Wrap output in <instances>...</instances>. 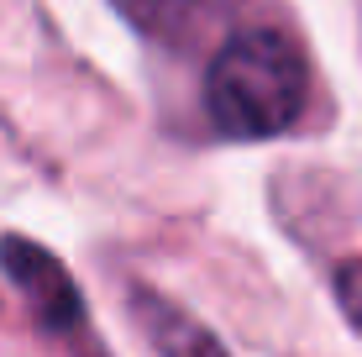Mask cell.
<instances>
[{
	"instance_id": "cell-4",
	"label": "cell",
	"mask_w": 362,
	"mask_h": 357,
	"mask_svg": "<svg viewBox=\"0 0 362 357\" xmlns=\"http://www.w3.org/2000/svg\"><path fill=\"white\" fill-rule=\"evenodd\" d=\"M142 37L158 42H189V32L205 16V0H110Z\"/></svg>"
},
{
	"instance_id": "cell-2",
	"label": "cell",
	"mask_w": 362,
	"mask_h": 357,
	"mask_svg": "<svg viewBox=\"0 0 362 357\" xmlns=\"http://www.w3.org/2000/svg\"><path fill=\"white\" fill-rule=\"evenodd\" d=\"M0 268H6L11 284L21 289L32 321L42 326L53 341H64L69 357H105V347H100V336L90 326V310H84L79 284L69 279V268L58 263L42 242L0 237Z\"/></svg>"
},
{
	"instance_id": "cell-1",
	"label": "cell",
	"mask_w": 362,
	"mask_h": 357,
	"mask_svg": "<svg viewBox=\"0 0 362 357\" xmlns=\"http://www.w3.org/2000/svg\"><path fill=\"white\" fill-rule=\"evenodd\" d=\"M310 69L305 53L273 27H247L221 42L205 74V110L216 131L242 142H263L289 131L305 116Z\"/></svg>"
},
{
	"instance_id": "cell-5",
	"label": "cell",
	"mask_w": 362,
	"mask_h": 357,
	"mask_svg": "<svg viewBox=\"0 0 362 357\" xmlns=\"http://www.w3.org/2000/svg\"><path fill=\"white\" fill-rule=\"evenodd\" d=\"M336 305H341V315L352 321V331L362 336V257H346L341 268H336Z\"/></svg>"
},
{
	"instance_id": "cell-3",
	"label": "cell",
	"mask_w": 362,
	"mask_h": 357,
	"mask_svg": "<svg viewBox=\"0 0 362 357\" xmlns=\"http://www.w3.org/2000/svg\"><path fill=\"white\" fill-rule=\"evenodd\" d=\"M132 315L158 357H231L199 321H189L173 300H163L153 289H132Z\"/></svg>"
}]
</instances>
